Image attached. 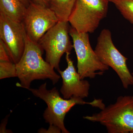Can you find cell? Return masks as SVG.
<instances>
[{"instance_id": "cell-11", "label": "cell", "mask_w": 133, "mask_h": 133, "mask_svg": "<svg viewBox=\"0 0 133 133\" xmlns=\"http://www.w3.org/2000/svg\"><path fill=\"white\" fill-rule=\"evenodd\" d=\"M26 7L20 0H0V13L19 22H22Z\"/></svg>"}, {"instance_id": "cell-6", "label": "cell", "mask_w": 133, "mask_h": 133, "mask_svg": "<svg viewBox=\"0 0 133 133\" xmlns=\"http://www.w3.org/2000/svg\"><path fill=\"white\" fill-rule=\"evenodd\" d=\"M94 51L101 62L116 72L124 88L133 85V76L127 65V58L115 47L109 30L104 29L101 32Z\"/></svg>"}, {"instance_id": "cell-16", "label": "cell", "mask_w": 133, "mask_h": 133, "mask_svg": "<svg viewBox=\"0 0 133 133\" xmlns=\"http://www.w3.org/2000/svg\"><path fill=\"white\" fill-rule=\"evenodd\" d=\"M38 133H62L61 129L57 126L54 125H50L48 129L46 130L45 129L41 128L39 129L38 131Z\"/></svg>"}, {"instance_id": "cell-3", "label": "cell", "mask_w": 133, "mask_h": 133, "mask_svg": "<svg viewBox=\"0 0 133 133\" xmlns=\"http://www.w3.org/2000/svg\"><path fill=\"white\" fill-rule=\"evenodd\" d=\"M101 110L83 118L100 123L109 133H133V96H119L115 103Z\"/></svg>"}, {"instance_id": "cell-8", "label": "cell", "mask_w": 133, "mask_h": 133, "mask_svg": "<svg viewBox=\"0 0 133 133\" xmlns=\"http://www.w3.org/2000/svg\"><path fill=\"white\" fill-rule=\"evenodd\" d=\"M59 21L49 7L31 2L26 8L22 23L30 40L38 43L44 34Z\"/></svg>"}, {"instance_id": "cell-19", "label": "cell", "mask_w": 133, "mask_h": 133, "mask_svg": "<svg viewBox=\"0 0 133 133\" xmlns=\"http://www.w3.org/2000/svg\"><path fill=\"white\" fill-rule=\"evenodd\" d=\"M132 75H133V73H132Z\"/></svg>"}, {"instance_id": "cell-5", "label": "cell", "mask_w": 133, "mask_h": 133, "mask_svg": "<svg viewBox=\"0 0 133 133\" xmlns=\"http://www.w3.org/2000/svg\"><path fill=\"white\" fill-rule=\"evenodd\" d=\"M69 34L73 41V48L77 59V71L81 79L94 78L97 75H103L105 71L109 70V66L101 62L92 49L88 33L78 32L71 27Z\"/></svg>"}, {"instance_id": "cell-15", "label": "cell", "mask_w": 133, "mask_h": 133, "mask_svg": "<svg viewBox=\"0 0 133 133\" xmlns=\"http://www.w3.org/2000/svg\"><path fill=\"white\" fill-rule=\"evenodd\" d=\"M6 61L12 62L5 45L2 41L0 40V62Z\"/></svg>"}, {"instance_id": "cell-7", "label": "cell", "mask_w": 133, "mask_h": 133, "mask_svg": "<svg viewBox=\"0 0 133 133\" xmlns=\"http://www.w3.org/2000/svg\"><path fill=\"white\" fill-rule=\"evenodd\" d=\"M69 22L59 21L38 42L45 51V61L57 70L59 69V62L63 55L70 53L73 48L69 37Z\"/></svg>"}, {"instance_id": "cell-9", "label": "cell", "mask_w": 133, "mask_h": 133, "mask_svg": "<svg viewBox=\"0 0 133 133\" xmlns=\"http://www.w3.org/2000/svg\"><path fill=\"white\" fill-rule=\"evenodd\" d=\"M27 36L22 22H19L0 13V38L10 58L16 64L21 58Z\"/></svg>"}, {"instance_id": "cell-14", "label": "cell", "mask_w": 133, "mask_h": 133, "mask_svg": "<svg viewBox=\"0 0 133 133\" xmlns=\"http://www.w3.org/2000/svg\"><path fill=\"white\" fill-rule=\"evenodd\" d=\"M17 77L16 64L12 61L0 62V79Z\"/></svg>"}, {"instance_id": "cell-4", "label": "cell", "mask_w": 133, "mask_h": 133, "mask_svg": "<svg viewBox=\"0 0 133 133\" xmlns=\"http://www.w3.org/2000/svg\"><path fill=\"white\" fill-rule=\"evenodd\" d=\"M108 0H76L69 22L81 33H92L108 11Z\"/></svg>"}, {"instance_id": "cell-2", "label": "cell", "mask_w": 133, "mask_h": 133, "mask_svg": "<svg viewBox=\"0 0 133 133\" xmlns=\"http://www.w3.org/2000/svg\"><path fill=\"white\" fill-rule=\"evenodd\" d=\"M27 90L45 102L48 107L43 113V117L45 122L49 125L58 127L62 133H70L65 126L64 119L67 113L74 106L88 104L101 110L105 107L101 99H95L91 102H86L83 98L77 97L65 99L60 96L59 91L56 87L48 90L46 83L41 85L37 89L30 88Z\"/></svg>"}, {"instance_id": "cell-12", "label": "cell", "mask_w": 133, "mask_h": 133, "mask_svg": "<svg viewBox=\"0 0 133 133\" xmlns=\"http://www.w3.org/2000/svg\"><path fill=\"white\" fill-rule=\"evenodd\" d=\"M76 0H49V7L54 12L58 21L69 22Z\"/></svg>"}, {"instance_id": "cell-1", "label": "cell", "mask_w": 133, "mask_h": 133, "mask_svg": "<svg viewBox=\"0 0 133 133\" xmlns=\"http://www.w3.org/2000/svg\"><path fill=\"white\" fill-rule=\"evenodd\" d=\"M44 51L38 43L33 42L26 36L23 54L16 64L17 77L20 81L17 83V86L27 90L35 80L49 79L53 85L58 82L61 76L43 59Z\"/></svg>"}, {"instance_id": "cell-18", "label": "cell", "mask_w": 133, "mask_h": 133, "mask_svg": "<svg viewBox=\"0 0 133 133\" xmlns=\"http://www.w3.org/2000/svg\"><path fill=\"white\" fill-rule=\"evenodd\" d=\"M26 8L29 6L31 2V0H20Z\"/></svg>"}, {"instance_id": "cell-13", "label": "cell", "mask_w": 133, "mask_h": 133, "mask_svg": "<svg viewBox=\"0 0 133 133\" xmlns=\"http://www.w3.org/2000/svg\"><path fill=\"white\" fill-rule=\"evenodd\" d=\"M116 7L124 18L133 25V0H108Z\"/></svg>"}, {"instance_id": "cell-10", "label": "cell", "mask_w": 133, "mask_h": 133, "mask_svg": "<svg viewBox=\"0 0 133 133\" xmlns=\"http://www.w3.org/2000/svg\"><path fill=\"white\" fill-rule=\"evenodd\" d=\"M70 53H66L65 59L67 66L64 71L57 70L62 79V85L60 92L63 98L69 99L72 97L84 98L89 94L90 83L87 80L81 79L80 75L74 66L73 61L70 57Z\"/></svg>"}, {"instance_id": "cell-17", "label": "cell", "mask_w": 133, "mask_h": 133, "mask_svg": "<svg viewBox=\"0 0 133 133\" xmlns=\"http://www.w3.org/2000/svg\"><path fill=\"white\" fill-rule=\"evenodd\" d=\"M31 1L36 4L49 7V0H31Z\"/></svg>"}]
</instances>
